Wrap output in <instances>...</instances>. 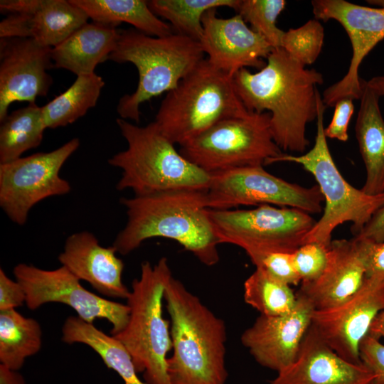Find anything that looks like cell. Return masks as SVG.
Wrapping results in <instances>:
<instances>
[{
    "instance_id": "obj_1",
    "label": "cell",
    "mask_w": 384,
    "mask_h": 384,
    "mask_svg": "<svg viewBox=\"0 0 384 384\" xmlns=\"http://www.w3.org/2000/svg\"><path fill=\"white\" fill-rule=\"evenodd\" d=\"M232 79L249 112L270 114L271 132L282 150L306 151L310 144L306 125L317 117L321 73L306 68L280 47L272 50L257 72L242 68Z\"/></svg>"
},
{
    "instance_id": "obj_2",
    "label": "cell",
    "mask_w": 384,
    "mask_h": 384,
    "mask_svg": "<svg viewBox=\"0 0 384 384\" xmlns=\"http://www.w3.org/2000/svg\"><path fill=\"white\" fill-rule=\"evenodd\" d=\"M127 220L112 246L126 255L154 238L173 240L201 263L220 260V243L208 215L206 190L181 189L122 198Z\"/></svg>"
},
{
    "instance_id": "obj_3",
    "label": "cell",
    "mask_w": 384,
    "mask_h": 384,
    "mask_svg": "<svg viewBox=\"0 0 384 384\" xmlns=\"http://www.w3.org/2000/svg\"><path fill=\"white\" fill-rule=\"evenodd\" d=\"M170 316L171 384H226L225 322L173 276L164 295Z\"/></svg>"
},
{
    "instance_id": "obj_4",
    "label": "cell",
    "mask_w": 384,
    "mask_h": 384,
    "mask_svg": "<svg viewBox=\"0 0 384 384\" xmlns=\"http://www.w3.org/2000/svg\"><path fill=\"white\" fill-rule=\"evenodd\" d=\"M117 124L127 147L108 164L122 170L118 191L131 189L134 196L162 191L207 190L211 174L186 159L155 122L138 126L120 117Z\"/></svg>"
},
{
    "instance_id": "obj_5",
    "label": "cell",
    "mask_w": 384,
    "mask_h": 384,
    "mask_svg": "<svg viewBox=\"0 0 384 384\" xmlns=\"http://www.w3.org/2000/svg\"><path fill=\"white\" fill-rule=\"evenodd\" d=\"M204 55L199 41L174 32L156 37L135 28L120 30L109 60L131 63L139 74L135 91L123 95L118 102L117 112L120 118L138 123L140 105L174 89Z\"/></svg>"
},
{
    "instance_id": "obj_6",
    "label": "cell",
    "mask_w": 384,
    "mask_h": 384,
    "mask_svg": "<svg viewBox=\"0 0 384 384\" xmlns=\"http://www.w3.org/2000/svg\"><path fill=\"white\" fill-rule=\"evenodd\" d=\"M171 277L166 257L154 265L142 262L140 277L133 280L127 299L128 323L113 336L127 350L146 384H171L167 371V354L172 349L170 322L162 309L165 287Z\"/></svg>"
},
{
    "instance_id": "obj_7",
    "label": "cell",
    "mask_w": 384,
    "mask_h": 384,
    "mask_svg": "<svg viewBox=\"0 0 384 384\" xmlns=\"http://www.w3.org/2000/svg\"><path fill=\"white\" fill-rule=\"evenodd\" d=\"M250 112L238 97L232 77L203 59L162 100L155 123L180 146L217 122Z\"/></svg>"
},
{
    "instance_id": "obj_8",
    "label": "cell",
    "mask_w": 384,
    "mask_h": 384,
    "mask_svg": "<svg viewBox=\"0 0 384 384\" xmlns=\"http://www.w3.org/2000/svg\"><path fill=\"white\" fill-rule=\"evenodd\" d=\"M321 94L317 98L316 133L313 147L299 156L282 154L271 164L292 162L311 174L323 196L325 206L319 220L306 238V242H316L330 246L333 231L346 222L352 224L357 235L373 214L384 205V192L368 195L351 185L338 171L330 152L324 133V112Z\"/></svg>"
},
{
    "instance_id": "obj_9",
    "label": "cell",
    "mask_w": 384,
    "mask_h": 384,
    "mask_svg": "<svg viewBox=\"0 0 384 384\" xmlns=\"http://www.w3.org/2000/svg\"><path fill=\"white\" fill-rule=\"evenodd\" d=\"M180 153L208 174L270 164L281 156L269 112L223 119L181 146Z\"/></svg>"
},
{
    "instance_id": "obj_10",
    "label": "cell",
    "mask_w": 384,
    "mask_h": 384,
    "mask_svg": "<svg viewBox=\"0 0 384 384\" xmlns=\"http://www.w3.org/2000/svg\"><path fill=\"white\" fill-rule=\"evenodd\" d=\"M208 215L220 243L238 246L247 255L292 253L305 243L316 223L304 210L267 204L252 209L208 208Z\"/></svg>"
},
{
    "instance_id": "obj_11",
    "label": "cell",
    "mask_w": 384,
    "mask_h": 384,
    "mask_svg": "<svg viewBox=\"0 0 384 384\" xmlns=\"http://www.w3.org/2000/svg\"><path fill=\"white\" fill-rule=\"evenodd\" d=\"M207 206L230 210L240 206L276 205L304 210H322L323 196L317 185L304 187L269 173L263 166H250L211 174Z\"/></svg>"
},
{
    "instance_id": "obj_12",
    "label": "cell",
    "mask_w": 384,
    "mask_h": 384,
    "mask_svg": "<svg viewBox=\"0 0 384 384\" xmlns=\"http://www.w3.org/2000/svg\"><path fill=\"white\" fill-rule=\"evenodd\" d=\"M79 146V139L73 138L51 151L0 164V206L13 223L24 225L36 204L70 191L60 171Z\"/></svg>"
},
{
    "instance_id": "obj_13",
    "label": "cell",
    "mask_w": 384,
    "mask_h": 384,
    "mask_svg": "<svg viewBox=\"0 0 384 384\" xmlns=\"http://www.w3.org/2000/svg\"><path fill=\"white\" fill-rule=\"evenodd\" d=\"M13 273L23 287L26 304L30 309H36L46 303L64 304L87 323L93 324L99 319L107 320L112 326V336L124 330L128 323L130 308L127 304L110 301L88 291L63 265L47 270L20 263L14 267Z\"/></svg>"
},
{
    "instance_id": "obj_14",
    "label": "cell",
    "mask_w": 384,
    "mask_h": 384,
    "mask_svg": "<svg viewBox=\"0 0 384 384\" xmlns=\"http://www.w3.org/2000/svg\"><path fill=\"white\" fill-rule=\"evenodd\" d=\"M314 18L335 20L345 29L351 41L352 56L346 75L328 87L321 96L323 103L334 107L343 98L360 100L363 80L359 68L366 56L384 39V9L356 4L345 0H314Z\"/></svg>"
},
{
    "instance_id": "obj_15",
    "label": "cell",
    "mask_w": 384,
    "mask_h": 384,
    "mask_svg": "<svg viewBox=\"0 0 384 384\" xmlns=\"http://www.w3.org/2000/svg\"><path fill=\"white\" fill-rule=\"evenodd\" d=\"M384 310V275L366 276L361 287L343 302L315 310L311 326L340 356L361 363L360 345L377 315Z\"/></svg>"
},
{
    "instance_id": "obj_16",
    "label": "cell",
    "mask_w": 384,
    "mask_h": 384,
    "mask_svg": "<svg viewBox=\"0 0 384 384\" xmlns=\"http://www.w3.org/2000/svg\"><path fill=\"white\" fill-rule=\"evenodd\" d=\"M52 48L33 38H0V122L14 102L34 103L53 84Z\"/></svg>"
},
{
    "instance_id": "obj_17",
    "label": "cell",
    "mask_w": 384,
    "mask_h": 384,
    "mask_svg": "<svg viewBox=\"0 0 384 384\" xmlns=\"http://www.w3.org/2000/svg\"><path fill=\"white\" fill-rule=\"evenodd\" d=\"M294 309L277 316L260 315L241 335V343L262 366L279 373L296 359L311 325L314 308L297 293Z\"/></svg>"
},
{
    "instance_id": "obj_18",
    "label": "cell",
    "mask_w": 384,
    "mask_h": 384,
    "mask_svg": "<svg viewBox=\"0 0 384 384\" xmlns=\"http://www.w3.org/2000/svg\"><path fill=\"white\" fill-rule=\"evenodd\" d=\"M216 10L207 11L202 18L203 35L199 42L208 62L230 77L242 68H263L262 59H267L274 48L238 14L223 18L217 16Z\"/></svg>"
},
{
    "instance_id": "obj_19",
    "label": "cell",
    "mask_w": 384,
    "mask_h": 384,
    "mask_svg": "<svg viewBox=\"0 0 384 384\" xmlns=\"http://www.w3.org/2000/svg\"><path fill=\"white\" fill-rule=\"evenodd\" d=\"M372 241L354 237L332 240L328 261L314 281L301 283L297 294L306 298L315 310L334 306L354 294L367 272Z\"/></svg>"
},
{
    "instance_id": "obj_20",
    "label": "cell",
    "mask_w": 384,
    "mask_h": 384,
    "mask_svg": "<svg viewBox=\"0 0 384 384\" xmlns=\"http://www.w3.org/2000/svg\"><path fill=\"white\" fill-rule=\"evenodd\" d=\"M374 378L362 363L336 353L311 325L294 361L269 384H372Z\"/></svg>"
},
{
    "instance_id": "obj_21",
    "label": "cell",
    "mask_w": 384,
    "mask_h": 384,
    "mask_svg": "<svg viewBox=\"0 0 384 384\" xmlns=\"http://www.w3.org/2000/svg\"><path fill=\"white\" fill-rule=\"evenodd\" d=\"M116 253L113 246H102L92 233L80 231L67 238L58 260L102 295L127 299L130 290L122 282L124 264Z\"/></svg>"
},
{
    "instance_id": "obj_22",
    "label": "cell",
    "mask_w": 384,
    "mask_h": 384,
    "mask_svg": "<svg viewBox=\"0 0 384 384\" xmlns=\"http://www.w3.org/2000/svg\"><path fill=\"white\" fill-rule=\"evenodd\" d=\"M119 33L117 28L86 23L52 48L54 68L65 69L77 76L94 73L99 63L109 60Z\"/></svg>"
},
{
    "instance_id": "obj_23",
    "label": "cell",
    "mask_w": 384,
    "mask_h": 384,
    "mask_svg": "<svg viewBox=\"0 0 384 384\" xmlns=\"http://www.w3.org/2000/svg\"><path fill=\"white\" fill-rule=\"evenodd\" d=\"M380 96L363 80L355 132L366 170L361 190L368 195L384 192V119Z\"/></svg>"
},
{
    "instance_id": "obj_24",
    "label": "cell",
    "mask_w": 384,
    "mask_h": 384,
    "mask_svg": "<svg viewBox=\"0 0 384 384\" xmlns=\"http://www.w3.org/2000/svg\"><path fill=\"white\" fill-rule=\"evenodd\" d=\"M93 22L117 28L129 23L149 36L161 37L174 33L172 28L150 9L144 0H70Z\"/></svg>"
},
{
    "instance_id": "obj_25",
    "label": "cell",
    "mask_w": 384,
    "mask_h": 384,
    "mask_svg": "<svg viewBox=\"0 0 384 384\" xmlns=\"http://www.w3.org/2000/svg\"><path fill=\"white\" fill-rule=\"evenodd\" d=\"M62 334L63 341L67 343H80L90 346L109 368L118 373L124 384H146L139 378L132 358L122 343L93 324L78 316H69L63 324Z\"/></svg>"
},
{
    "instance_id": "obj_26",
    "label": "cell",
    "mask_w": 384,
    "mask_h": 384,
    "mask_svg": "<svg viewBox=\"0 0 384 384\" xmlns=\"http://www.w3.org/2000/svg\"><path fill=\"white\" fill-rule=\"evenodd\" d=\"M87 15L70 0H42L30 15V38L53 48L87 23Z\"/></svg>"
},
{
    "instance_id": "obj_27",
    "label": "cell",
    "mask_w": 384,
    "mask_h": 384,
    "mask_svg": "<svg viewBox=\"0 0 384 384\" xmlns=\"http://www.w3.org/2000/svg\"><path fill=\"white\" fill-rule=\"evenodd\" d=\"M42 345V330L34 319L16 309L0 311V362L18 370Z\"/></svg>"
},
{
    "instance_id": "obj_28",
    "label": "cell",
    "mask_w": 384,
    "mask_h": 384,
    "mask_svg": "<svg viewBox=\"0 0 384 384\" xmlns=\"http://www.w3.org/2000/svg\"><path fill=\"white\" fill-rule=\"evenodd\" d=\"M46 129L42 107L36 102L8 114L1 122L0 164L16 160L25 151L38 147Z\"/></svg>"
},
{
    "instance_id": "obj_29",
    "label": "cell",
    "mask_w": 384,
    "mask_h": 384,
    "mask_svg": "<svg viewBox=\"0 0 384 384\" xmlns=\"http://www.w3.org/2000/svg\"><path fill=\"white\" fill-rule=\"evenodd\" d=\"M104 86L95 73L77 76L65 92L42 107L47 129L65 127L83 117L96 105Z\"/></svg>"
},
{
    "instance_id": "obj_30",
    "label": "cell",
    "mask_w": 384,
    "mask_h": 384,
    "mask_svg": "<svg viewBox=\"0 0 384 384\" xmlns=\"http://www.w3.org/2000/svg\"><path fill=\"white\" fill-rule=\"evenodd\" d=\"M240 0H151L150 9L169 22L173 31L199 41L203 35L202 18L211 9L237 10Z\"/></svg>"
},
{
    "instance_id": "obj_31",
    "label": "cell",
    "mask_w": 384,
    "mask_h": 384,
    "mask_svg": "<svg viewBox=\"0 0 384 384\" xmlns=\"http://www.w3.org/2000/svg\"><path fill=\"white\" fill-rule=\"evenodd\" d=\"M245 302L257 310L260 315L277 316L290 312L297 297L291 286L281 282L256 268L243 284Z\"/></svg>"
},
{
    "instance_id": "obj_32",
    "label": "cell",
    "mask_w": 384,
    "mask_h": 384,
    "mask_svg": "<svg viewBox=\"0 0 384 384\" xmlns=\"http://www.w3.org/2000/svg\"><path fill=\"white\" fill-rule=\"evenodd\" d=\"M286 4L284 0H240L236 12L254 31L277 48L281 47L284 33L277 27V20Z\"/></svg>"
},
{
    "instance_id": "obj_33",
    "label": "cell",
    "mask_w": 384,
    "mask_h": 384,
    "mask_svg": "<svg viewBox=\"0 0 384 384\" xmlns=\"http://www.w3.org/2000/svg\"><path fill=\"white\" fill-rule=\"evenodd\" d=\"M324 41V28L320 21L313 18L284 31L281 48L306 67L316 60Z\"/></svg>"
},
{
    "instance_id": "obj_34",
    "label": "cell",
    "mask_w": 384,
    "mask_h": 384,
    "mask_svg": "<svg viewBox=\"0 0 384 384\" xmlns=\"http://www.w3.org/2000/svg\"><path fill=\"white\" fill-rule=\"evenodd\" d=\"M329 247L309 242L292 253L294 267L301 283L313 282L321 274L327 264Z\"/></svg>"
},
{
    "instance_id": "obj_35",
    "label": "cell",
    "mask_w": 384,
    "mask_h": 384,
    "mask_svg": "<svg viewBox=\"0 0 384 384\" xmlns=\"http://www.w3.org/2000/svg\"><path fill=\"white\" fill-rule=\"evenodd\" d=\"M256 268H259L275 279L289 286L297 285L301 280L295 270L292 253L265 252L247 255Z\"/></svg>"
},
{
    "instance_id": "obj_36",
    "label": "cell",
    "mask_w": 384,
    "mask_h": 384,
    "mask_svg": "<svg viewBox=\"0 0 384 384\" xmlns=\"http://www.w3.org/2000/svg\"><path fill=\"white\" fill-rule=\"evenodd\" d=\"M360 359L374 375L372 384H384V344L368 334L360 345Z\"/></svg>"
},
{
    "instance_id": "obj_37",
    "label": "cell",
    "mask_w": 384,
    "mask_h": 384,
    "mask_svg": "<svg viewBox=\"0 0 384 384\" xmlns=\"http://www.w3.org/2000/svg\"><path fill=\"white\" fill-rule=\"evenodd\" d=\"M332 119L324 128L326 138L345 142L348 139V124L354 112L353 100L343 98L336 102Z\"/></svg>"
},
{
    "instance_id": "obj_38",
    "label": "cell",
    "mask_w": 384,
    "mask_h": 384,
    "mask_svg": "<svg viewBox=\"0 0 384 384\" xmlns=\"http://www.w3.org/2000/svg\"><path fill=\"white\" fill-rule=\"evenodd\" d=\"M26 303V293L18 281L9 278L0 268V311L16 309Z\"/></svg>"
},
{
    "instance_id": "obj_39",
    "label": "cell",
    "mask_w": 384,
    "mask_h": 384,
    "mask_svg": "<svg viewBox=\"0 0 384 384\" xmlns=\"http://www.w3.org/2000/svg\"><path fill=\"white\" fill-rule=\"evenodd\" d=\"M375 243L384 241V205L380 207L356 236Z\"/></svg>"
},
{
    "instance_id": "obj_40",
    "label": "cell",
    "mask_w": 384,
    "mask_h": 384,
    "mask_svg": "<svg viewBox=\"0 0 384 384\" xmlns=\"http://www.w3.org/2000/svg\"><path fill=\"white\" fill-rule=\"evenodd\" d=\"M375 274L384 275V241L371 245L366 276Z\"/></svg>"
},
{
    "instance_id": "obj_41",
    "label": "cell",
    "mask_w": 384,
    "mask_h": 384,
    "mask_svg": "<svg viewBox=\"0 0 384 384\" xmlns=\"http://www.w3.org/2000/svg\"><path fill=\"white\" fill-rule=\"evenodd\" d=\"M0 384H26V381L18 370L0 363Z\"/></svg>"
},
{
    "instance_id": "obj_42",
    "label": "cell",
    "mask_w": 384,
    "mask_h": 384,
    "mask_svg": "<svg viewBox=\"0 0 384 384\" xmlns=\"http://www.w3.org/2000/svg\"><path fill=\"white\" fill-rule=\"evenodd\" d=\"M370 336L378 338H384V310L380 312L373 320L369 330Z\"/></svg>"
},
{
    "instance_id": "obj_43",
    "label": "cell",
    "mask_w": 384,
    "mask_h": 384,
    "mask_svg": "<svg viewBox=\"0 0 384 384\" xmlns=\"http://www.w3.org/2000/svg\"><path fill=\"white\" fill-rule=\"evenodd\" d=\"M366 84L380 97L384 96V75L373 77Z\"/></svg>"
},
{
    "instance_id": "obj_44",
    "label": "cell",
    "mask_w": 384,
    "mask_h": 384,
    "mask_svg": "<svg viewBox=\"0 0 384 384\" xmlns=\"http://www.w3.org/2000/svg\"><path fill=\"white\" fill-rule=\"evenodd\" d=\"M370 4L376 5L378 7L384 9V0H371V1H367Z\"/></svg>"
}]
</instances>
